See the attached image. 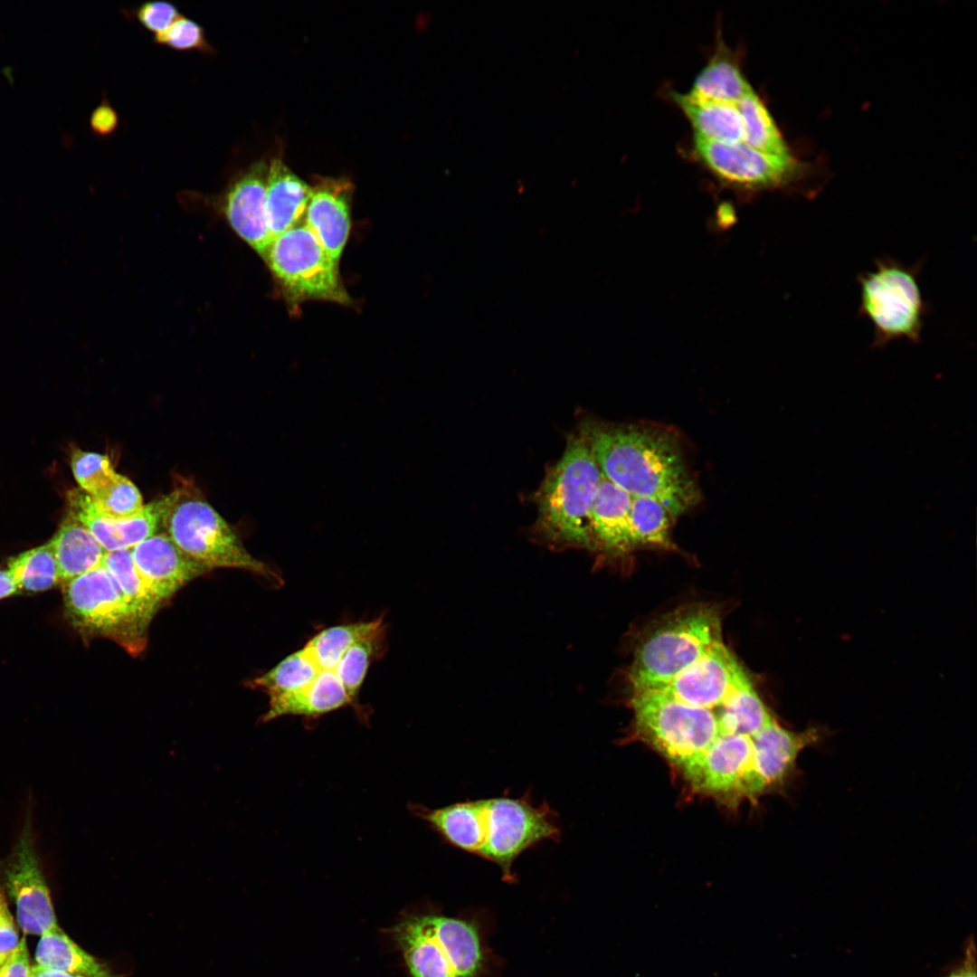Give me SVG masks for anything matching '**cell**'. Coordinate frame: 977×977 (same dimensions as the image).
<instances>
[{"label": "cell", "instance_id": "6da1fadb", "mask_svg": "<svg viewBox=\"0 0 977 977\" xmlns=\"http://www.w3.org/2000/svg\"><path fill=\"white\" fill-rule=\"evenodd\" d=\"M602 476L631 497L659 501L674 518L700 499L678 438L658 427L587 425L583 431Z\"/></svg>", "mask_w": 977, "mask_h": 977}, {"label": "cell", "instance_id": "7a4b0ae2", "mask_svg": "<svg viewBox=\"0 0 977 977\" xmlns=\"http://www.w3.org/2000/svg\"><path fill=\"white\" fill-rule=\"evenodd\" d=\"M603 476L583 432L567 440L536 494V532L555 548L593 549L590 513Z\"/></svg>", "mask_w": 977, "mask_h": 977}, {"label": "cell", "instance_id": "3957f363", "mask_svg": "<svg viewBox=\"0 0 977 977\" xmlns=\"http://www.w3.org/2000/svg\"><path fill=\"white\" fill-rule=\"evenodd\" d=\"M632 733L659 753L687 783L716 743L726 738L715 709L683 703L657 689H633Z\"/></svg>", "mask_w": 977, "mask_h": 977}, {"label": "cell", "instance_id": "277c9868", "mask_svg": "<svg viewBox=\"0 0 977 977\" xmlns=\"http://www.w3.org/2000/svg\"><path fill=\"white\" fill-rule=\"evenodd\" d=\"M924 261L906 265L890 256H881L872 269L859 273L858 315L873 327L872 347L883 348L892 341L905 339L919 344L929 305L919 285Z\"/></svg>", "mask_w": 977, "mask_h": 977}, {"label": "cell", "instance_id": "5b68a950", "mask_svg": "<svg viewBox=\"0 0 977 977\" xmlns=\"http://www.w3.org/2000/svg\"><path fill=\"white\" fill-rule=\"evenodd\" d=\"M721 620L708 605L680 608L640 643L630 669L632 689H657L722 642Z\"/></svg>", "mask_w": 977, "mask_h": 977}, {"label": "cell", "instance_id": "8992f818", "mask_svg": "<svg viewBox=\"0 0 977 977\" xmlns=\"http://www.w3.org/2000/svg\"><path fill=\"white\" fill-rule=\"evenodd\" d=\"M413 977H479L483 954L470 922L441 915H412L392 930Z\"/></svg>", "mask_w": 977, "mask_h": 977}, {"label": "cell", "instance_id": "52a82bcc", "mask_svg": "<svg viewBox=\"0 0 977 977\" xmlns=\"http://www.w3.org/2000/svg\"><path fill=\"white\" fill-rule=\"evenodd\" d=\"M161 526L188 555L209 569L235 568L262 576L275 584L283 580L267 564L253 557L240 537L213 507L194 492L180 488Z\"/></svg>", "mask_w": 977, "mask_h": 977}, {"label": "cell", "instance_id": "ba28073f", "mask_svg": "<svg viewBox=\"0 0 977 977\" xmlns=\"http://www.w3.org/2000/svg\"><path fill=\"white\" fill-rule=\"evenodd\" d=\"M62 587L67 618L83 636L108 638L131 654L144 650L147 630L103 565Z\"/></svg>", "mask_w": 977, "mask_h": 977}, {"label": "cell", "instance_id": "9c48e42d", "mask_svg": "<svg viewBox=\"0 0 977 977\" xmlns=\"http://www.w3.org/2000/svg\"><path fill=\"white\" fill-rule=\"evenodd\" d=\"M263 260L290 304L314 299L348 304L339 263L303 222L274 237Z\"/></svg>", "mask_w": 977, "mask_h": 977}, {"label": "cell", "instance_id": "30bf717a", "mask_svg": "<svg viewBox=\"0 0 977 977\" xmlns=\"http://www.w3.org/2000/svg\"><path fill=\"white\" fill-rule=\"evenodd\" d=\"M483 849L480 858L496 864L513 882V864L525 851L561 837L556 812L548 803L536 805L526 793L481 799Z\"/></svg>", "mask_w": 977, "mask_h": 977}, {"label": "cell", "instance_id": "8fae6325", "mask_svg": "<svg viewBox=\"0 0 977 977\" xmlns=\"http://www.w3.org/2000/svg\"><path fill=\"white\" fill-rule=\"evenodd\" d=\"M2 868L7 892L15 903L17 921L24 932L43 935L58 928L35 848L30 808L26 810L18 839Z\"/></svg>", "mask_w": 977, "mask_h": 977}, {"label": "cell", "instance_id": "7c38bea8", "mask_svg": "<svg viewBox=\"0 0 977 977\" xmlns=\"http://www.w3.org/2000/svg\"><path fill=\"white\" fill-rule=\"evenodd\" d=\"M695 149L718 177L745 188L784 185L797 175L799 168L792 157L764 154L744 142L720 143L695 136Z\"/></svg>", "mask_w": 977, "mask_h": 977}, {"label": "cell", "instance_id": "4fadbf2b", "mask_svg": "<svg viewBox=\"0 0 977 977\" xmlns=\"http://www.w3.org/2000/svg\"><path fill=\"white\" fill-rule=\"evenodd\" d=\"M745 677L736 658L722 641L657 690L690 706L715 709Z\"/></svg>", "mask_w": 977, "mask_h": 977}, {"label": "cell", "instance_id": "5bb4252c", "mask_svg": "<svg viewBox=\"0 0 977 977\" xmlns=\"http://www.w3.org/2000/svg\"><path fill=\"white\" fill-rule=\"evenodd\" d=\"M268 174L265 160L251 163L233 177L222 198L232 230L262 258L271 242L265 212Z\"/></svg>", "mask_w": 977, "mask_h": 977}, {"label": "cell", "instance_id": "9a60e30c", "mask_svg": "<svg viewBox=\"0 0 977 977\" xmlns=\"http://www.w3.org/2000/svg\"><path fill=\"white\" fill-rule=\"evenodd\" d=\"M138 573L163 603L190 581L209 572L166 533L155 534L131 548Z\"/></svg>", "mask_w": 977, "mask_h": 977}, {"label": "cell", "instance_id": "2e32d148", "mask_svg": "<svg viewBox=\"0 0 977 977\" xmlns=\"http://www.w3.org/2000/svg\"><path fill=\"white\" fill-rule=\"evenodd\" d=\"M353 191V184L346 178L318 177L311 186L303 218L304 224L337 263L349 235Z\"/></svg>", "mask_w": 977, "mask_h": 977}, {"label": "cell", "instance_id": "e0dca14e", "mask_svg": "<svg viewBox=\"0 0 977 977\" xmlns=\"http://www.w3.org/2000/svg\"><path fill=\"white\" fill-rule=\"evenodd\" d=\"M824 737L825 730L818 726L794 732L774 720L764 727L755 745L757 772L766 792L782 787L794 773L800 753Z\"/></svg>", "mask_w": 977, "mask_h": 977}, {"label": "cell", "instance_id": "ac0fdd59", "mask_svg": "<svg viewBox=\"0 0 977 977\" xmlns=\"http://www.w3.org/2000/svg\"><path fill=\"white\" fill-rule=\"evenodd\" d=\"M632 497L602 478L590 513L593 549L622 555L635 547L631 525Z\"/></svg>", "mask_w": 977, "mask_h": 977}, {"label": "cell", "instance_id": "d6986e66", "mask_svg": "<svg viewBox=\"0 0 977 977\" xmlns=\"http://www.w3.org/2000/svg\"><path fill=\"white\" fill-rule=\"evenodd\" d=\"M311 186L280 157L269 163L265 212L271 240L303 222Z\"/></svg>", "mask_w": 977, "mask_h": 977}, {"label": "cell", "instance_id": "ffe728a7", "mask_svg": "<svg viewBox=\"0 0 977 977\" xmlns=\"http://www.w3.org/2000/svg\"><path fill=\"white\" fill-rule=\"evenodd\" d=\"M412 810L449 845L480 857L484 842L481 799L434 809L416 805Z\"/></svg>", "mask_w": 977, "mask_h": 977}, {"label": "cell", "instance_id": "44dd1931", "mask_svg": "<svg viewBox=\"0 0 977 977\" xmlns=\"http://www.w3.org/2000/svg\"><path fill=\"white\" fill-rule=\"evenodd\" d=\"M354 704L334 670H321L304 688L270 697L268 711L262 716L267 722L284 716L317 717L347 705Z\"/></svg>", "mask_w": 977, "mask_h": 977}, {"label": "cell", "instance_id": "7402d4cb", "mask_svg": "<svg viewBox=\"0 0 977 977\" xmlns=\"http://www.w3.org/2000/svg\"><path fill=\"white\" fill-rule=\"evenodd\" d=\"M50 543L62 585L102 565L107 552L90 530L69 513Z\"/></svg>", "mask_w": 977, "mask_h": 977}, {"label": "cell", "instance_id": "603a6c76", "mask_svg": "<svg viewBox=\"0 0 977 977\" xmlns=\"http://www.w3.org/2000/svg\"><path fill=\"white\" fill-rule=\"evenodd\" d=\"M672 96L696 130V137L720 143L743 142V121L736 105L705 100L689 93Z\"/></svg>", "mask_w": 977, "mask_h": 977}, {"label": "cell", "instance_id": "cb8c5ba5", "mask_svg": "<svg viewBox=\"0 0 977 977\" xmlns=\"http://www.w3.org/2000/svg\"><path fill=\"white\" fill-rule=\"evenodd\" d=\"M715 710L724 737L745 735L756 739L764 727L776 720L747 676Z\"/></svg>", "mask_w": 977, "mask_h": 977}, {"label": "cell", "instance_id": "d4e9b609", "mask_svg": "<svg viewBox=\"0 0 977 977\" xmlns=\"http://www.w3.org/2000/svg\"><path fill=\"white\" fill-rule=\"evenodd\" d=\"M751 91L737 62L724 49L716 52L698 73L689 94L705 100L736 105Z\"/></svg>", "mask_w": 977, "mask_h": 977}, {"label": "cell", "instance_id": "484cf974", "mask_svg": "<svg viewBox=\"0 0 977 977\" xmlns=\"http://www.w3.org/2000/svg\"><path fill=\"white\" fill-rule=\"evenodd\" d=\"M37 965L84 977H115L109 969L83 951L59 927L42 935L35 951Z\"/></svg>", "mask_w": 977, "mask_h": 977}, {"label": "cell", "instance_id": "4316f807", "mask_svg": "<svg viewBox=\"0 0 977 977\" xmlns=\"http://www.w3.org/2000/svg\"><path fill=\"white\" fill-rule=\"evenodd\" d=\"M102 565L111 574L142 627H147L162 602L138 573L131 548L106 552Z\"/></svg>", "mask_w": 977, "mask_h": 977}, {"label": "cell", "instance_id": "83f0119b", "mask_svg": "<svg viewBox=\"0 0 977 977\" xmlns=\"http://www.w3.org/2000/svg\"><path fill=\"white\" fill-rule=\"evenodd\" d=\"M383 625L381 616L368 621L328 627L313 636L304 649L321 670H334L353 644L375 633Z\"/></svg>", "mask_w": 977, "mask_h": 977}, {"label": "cell", "instance_id": "f1b7e54d", "mask_svg": "<svg viewBox=\"0 0 977 977\" xmlns=\"http://www.w3.org/2000/svg\"><path fill=\"white\" fill-rule=\"evenodd\" d=\"M736 108L743 121L745 144L764 154L792 157L772 115L754 90Z\"/></svg>", "mask_w": 977, "mask_h": 977}, {"label": "cell", "instance_id": "f546056e", "mask_svg": "<svg viewBox=\"0 0 977 977\" xmlns=\"http://www.w3.org/2000/svg\"><path fill=\"white\" fill-rule=\"evenodd\" d=\"M6 572L19 593L43 592L59 583L57 563L50 541L11 558Z\"/></svg>", "mask_w": 977, "mask_h": 977}, {"label": "cell", "instance_id": "4dcf8cb0", "mask_svg": "<svg viewBox=\"0 0 977 977\" xmlns=\"http://www.w3.org/2000/svg\"><path fill=\"white\" fill-rule=\"evenodd\" d=\"M321 669L305 649L280 660L271 669L250 682V687L264 690L270 697L289 694L309 685Z\"/></svg>", "mask_w": 977, "mask_h": 977}, {"label": "cell", "instance_id": "1f68e13d", "mask_svg": "<svg viewBox=\"0 0 977 977\" xmlns=\"http://www.w3.org/2000/svg\"><path fill=\"white\" fill-rule=\"evenodd\" d=\"M385 648V627L353 644L342 656L334 671L347 695L355 703L370 665L383 657Z\"/></svg>", "mask_w": 977, "mask_h": 977}, {"label": "cell", "instance_id": "d6a6232c", "mask_svg": "<svg viewBox=\"0 0 977 977\" xmlns=\"http://www.w3.org/2000/svg\"><path fill=\"white\" fill-rule=\"evenodd\" d=\"M675 518L657 499L632 497L631 525L635 546H671L670 526Z\"/></svg>", "mask_w": 977, "mask_h": 977}, {"label": "cell", "instance_id": "836d02e7", "mask_svg": "<svg viewBox=\"0 0 977 977\" xmlns=\"http://www.w3.org/2000/svg\"><path fill=\"white\" fill-rule=\"evenodd\" d=\"M91 498L107 517L116 520L132 517L144 506L138 488L120 474Z\"/></svg>", "mask_w": 977, "mask_h": 977}, {"label": "cell", "instance_id": "e575fe53", "mask_svg": "<svg viewBox=\"0 0 977 977\" xmlns=\"http://www.w3.org/2000/svg\"><path fill=\"white\" fill-rule=\"evenodd\" d=\"M71 466L80 488L90 497L107 487L119 474L108 455L81 449L72 451Z\"/></svg>", "mask_w": 977, "mask_h": 977}, {"label": "cell", "instance_id": "d590c367", "mask_svg": "<svg viewBox=\"0 0 977 977\" xmlns=\"http://www.w3.org/2000/svg\"><path fill=\"white\" fill-rule=\"evenodd\" d=\"M153 41L175 51H196L207 55L216 53L206 38L204 27L181 14L164 33L154 36Z\"/></svg>", "mask_w": 977, "mask_h": 977}, {"label": "cell", "instance_id": "8d00e7d4", "mask_svg": "<svg viewBox=\"0 0 977 977\" xmlns=\"http://www.w3.org/2000/svg\"><path fill=\"white\" fill-rule=\"evenodd\" d=\"M137 21L154 36L164 33L180 15L177 7L168 1H147L134 11Z\"/></svg>", "mask_w": 977, "mask_h": 977}, {"label": "cell", "instance_id": "74e56055", "mask_svg": "<svg viewBox=\"0 0 977 977\" xmlns=\"http://www.w3.org/2000/svg\"><path fill=\"white\" fill-rule=\"evenodd\" d=\"M118 125V113L103 94L102 100L89 117L90 130L96 137L107 138L116 131Z\"/></svg>", "mask_w": 977, "mask_h": 977}, {"label": "cell", "instance_id": "f35d334b", "mask_svg": "<svg viewBox=\"0 0 977 977\" xmlns=\"http://www.w3.org/2000/svg\"><path fill=\"white\" fill-rule=\"evenodd\" d=\"M19 942L13 916L8 909L5 895L0 890V963L15 951Z\"/></svg>", "mask_w": 977, "mask_h": 977}, {"label": "cell", "instance_id": "ab89813d", "mask_svg": "<svg viewBox=\"0 0 977 977\" xmlns=\"http://www.w3.org/2000/svg\"><path fill=\"white\" fill-rule=\"evenodd\" d=\"M25 940L23 938L15 951L0 963V977H30Z\"/></svg>", "mask_w": 977, "mask_h": 977}, {"label": "cell", "instance_id": "60d3db41", "mask_svg": "<svg viewBox=\"0 0 977 977\" xmlns=\"http://www.w3.org/2000/svg\"><path fill=\"white\" fill-rule=\"evenodd\" d=\"M946 977H977L976 950L972 935L966 942L963 960Z\"/></svg>", "mask_w": 977, "mask_h": 977}, {"label": "cell", "instance_id": "b9f144b4", "mask_svg": "<svg viewBox=\"0 0 977 977\" xmlns=\"http://www.w3.org/2000/svg\"><path fill=\"white\" fill-rule=\"evenodd\" d=\"M18 593L19 592L8 573L0 570V600Z\"/></svg>", "mask_w": 977, "mask_h": 977}, {"label": "cell", "instance_id": "7bdbcfd3", "mask_svg": "<svg viewBox=\"0 0 977 977\" xmlns=\"http://www.w3.org/2000/svg\"><path fill=\"white\" fill-rule=\"evenodd\" d=\"M30 977H84L76 974H71L60 971L47 969L39 965H34L30 970Z\"/></svg>", "mask_w": 977, "mask_h": 977}]
</instances>
